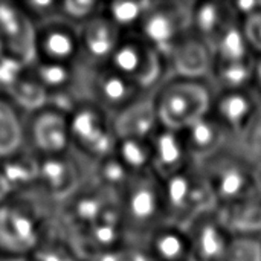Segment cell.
Instances as JSON below:
<instances>
[{"label": "cell", "instance_id": "1", "mask_svg": "<svg viewBox=\"0 0 261 261\" xmlns=\"http://www.w3.org/2000/svg\"><path fill=\"white\" fill-rule=\"evenodd\" d=\"M216 89L208 78L168 76L153 93L164 127L182 130L210 112Z\"/></svg>", "mask_w": 261, "mask_h": 261}, {"label": "cell", "instance_id": "2", "mask_svg": "<svg viewBox=\"0 0 261 261\" xmlns=\"http://www.w3.org/2000/svg\"><path fill=\"white\" fill-rule=\"evenodd\" d=\"M199 165L213 191L216 208L260 196L255 167L231 142Z\"/></svg>", "mask_w": 261, "mask_h": 261}, {"label": "cell", "instance_id": "3", "mask_svg": "<svg viewBox=\"0 0 261 261\" xmlns=\"http://www.w3.org/2000/svg\"><path fill=\"white\" fill-rule=\"evenodd\" d=\"M69 136L70 151L93 165L115 153V118L89 99L76 102L69 110Z\"/></svg>", "mask_w": 261, "mask_h": 261}, {"label": "cell", "instance_id": "4", "mask_svg": "<svg viewBox=\"0 0 261 261\" xmlns=\"http://www.w3.org/2000/svg\"><path fill=\"white\" fill-rule=\"evenodd\" d=\"M165 222L187 228L197 216L216 208L210 184L196 162L185 171L162 179Z\"/></svg>", "mask_w": 261, "mask_h": 261}, {"label": "cell", "instance_id": "5", "mask_svg": "<svg viewBox=\"0 0 261 261\" xmlns=\"http://www.w3.org/2000/svg\"><path fill=\"white\" fill-rule=\"evenodd\" d=\"M127 239L145 240L165 223L161 179L153 173L135 176L118 197Z\"/></svg>", "mask_w": 261, "mask_h": 261}, {"label": "cell", "instance_id": "6", "mask_svg": "<svg viewBox=\"0 0 261 261\" xmlns=\"http://www.w3.org/2000/svg\"><path fill=\"white\" fill-rule=\"evenodd\" d=\"M109 66L147 93H154L170 76L165 57L139 34L122 35Z\"/></svg>", "mask_w": 261, "mask_h": 261}, {"label": "cell", "instance_id": "7", "mask_svg": "<svg viewBox=\"0 0 261 261\" xmlns=\"http://www.w3.org/2000/svg\"><path fill=\"white\" fill-rule=\"evenodd\" d=\"M24 148L37 159L52 158L70 151L69 110L46 102L24 113Z\"/></svg>", "mask_w": 261, "mask_h": 261}, {"label": "cell", "instance_id": "8", "mask_svg": "<svg viewBox=\"0 0 261 261\" xmlns=\"http://www.w3.org/2000/svg\"><path fill=\"white\" fill-rule=\"evenodd\" d=\"M193 2L156 0L145 15L138 34L164 57L190 32Z\"/></svg>", "mask_w": 261, "mask_h": 261}, {"label": "cell", "instance_id": "9", "mask_svg": "<svg viewBox=\"0 0 261 261\" xmlns=\"http://www.w3.org/2000/svg\"><path fill=\"white\" fill-rule=\"evenodd\" d=\"M115 199L118 197L99 190L89 177L76 191L57 205L54 226L61 236L75 240L96 222L104 208Z\"/></svg>", "mask_w": 261, "mask_h": 261}, {"label": "cell", "instance_id": "10", "mask_svg": "<svg viewBox=\"0 0 261 261\" xmlns=\"http://www.w3.org/2000/svg\"><path fill=\"white\" fill-rule=\"evenodd\" d=\"M92 164L75 153L38 159L37 191L54 203H60L90 177Z\"/></svg>", "mask_w": 261, "mask_h": 261}, {"label": "cell", "instance_id": "11", "mask_svg": "<svg viewBox=\"0 0 261 261\" xmlns=\"http://www.w3.org/2000/svg\"><path fill=\"white\" fill-rule=\"evenodd\" d=\"M261 99L254 89L216 90L208 115L225 130L229 142L239 141L260 110Z\"/></svg>", "mask_w": 261, "mask_h": 261}, {"label": "cell", "instance_id": "12", "mask_svg": "<svg viewBox=\"0 0 261 261\" xmlns=\"http://www.w3.org/2000/svg\"><path fill=\"white\" fill-rule=\"evenodd\" d=\"M148 95L153 93H147L109 64L92 67L89 80V101L95 102L113 118Z\"/></svg>", "mask_w": 261, "mask_h": 261}, {"label": "cell", "instance_id": "13", "mask_svg": "<svg viewBox=\"0 0 261 261\" xmlns=\"http://www.w3.org/2000/svg\"><path fill=\"white\" fill-rule=\"evenodd\" d=\"M32 60L72 66L80 61V31L61 18L35 28ZM31 60V61H32Z\"/></svg>", "mask_w": 261, "mask_h": 261}, {"label": "cell", "instance_id": "14", "mask_svg": "<svg viewBox=\"0 0 261 261\" xmlns=\"http://www.w3.org/2000/svg\"><path fill=\"white\" fill-rule=\"evenodd\" d=\"M185 229L191 242V261H220L234 237L217 208L202 213Z\"/></svg>", "mask_w": 261, "mask_h": 261}, {"label": "cell", "instance_id": "15", "mask_svg": "<svg viewBox=\"0 0 261 261\" xmlns=\"http://www.w3.org/2000/svg\"><path fill=\"white\" fill-rule=\"evenodd\" d=\"M127 240L118 199L112 200L96 222L75 240H70L81 257L119 249Z\"/></svg>", "mask_w": 261, "mask_h": 261}, {"label": "cell", "instance_id": "16", "mask_svg": "<svg viewBox=\"0 0 261 261\" xmlns=\"http://www.w3.org/2000/svg\"><path fill=\"white\" fill-rule=\"evenodd\" d=\"M34 32V24L15 2L0 0V50L3 54L28 64L32 60Z\"/></svg>", "mask_w": 261, "mask_h": 261}, {"label": "cell", "instance_id": "17", "mask_svg": "<svg viewBox=\"0 0 261 261\" xmlns=\"http://www.w3.org/2000/svg\"><path fill=\"white\" fill-rule=\"evenodd\" d=\"M78 31L80 61L90 67L107 66L124 35L104 14L86 23Z\"/></svg>", "mask_w": 261, "mask_h": 261}, {"label": "cell", "instance_id": "18", "mask_svg": "<svg viewBox=\"0 0 261 261\" xmlns=\"http://www.w3.org/2000/svg\"><path fill=\"white\" fill-rule=\"evenodd\" d=\"M150 142L153 148V174L161 180L196 164L188 153L180 130L162 125Z\"/></svg>", "mask_w": 261, "mask_h": 261}, {"label": "cell", "instance_id": "19", "mask_svg": "<svg viewBox=\"0 0 261 261\" xmlns=\"http://www.w3.org/2000/svg\"><path fill=\"white\" fill-rule=\"evenodd\" d=\"M170 76L210 78L213 52L211 47L191 31L165 57Z\"/></svg>", "mask_w": 261, "mask_h": 261}, {"label": "cell", "instance_id": "20", "mask_svg": "<svg viewBox=\"0 0 261 261\" xmlns=\"http://www.w3.org/2000/svg\"><path fill=\"white\" fill-rule=\"evenodd\" d=\"M239 20L229 2H193L190 12V31L213 47L220 37Z\"/></svg>", "mask_w": 261, "mask_h": 261}, {"label": "cell", "instance_id": "21", "mask_svg": "<svg viewBox=\"0 0 261 261\" xmlns=\"http://www.w3.org/2000/svg\"><path fill=\"white\" fill-rule=\"evenodd\" d=\"M180 132L190 156L197 164L214 156L229 142L225 130L208 113Z\"/></svg>", "mask_w": 261, "mask_h": 261}, {"label": "cell", "instance_id": "22", "mask_svg": "<svg viewBox=\"0 0 261 261\" xmlns=\"http://www.w3.org/2000/svg\"><path fill=\"white\" fill-rule=\"evenodd\" d=\"M162 127L153 95H148L121 115L115 116V130L118 138H135L150 141Z\"/></svg>", "mask_w": 261, "mask_h": 261}, {"label": "cell", "instance_id": "23", "mask_svg": "<svg viewBox=\"0 0 261 261\" xmlns=\"http://www.w3.org/2000/svg\"><path fill=\"white\" fill-rule=\"evenodd\" d=\"M145 245L154 261H191V242L185 228L173 223L159 225Z\"/></svg>", "mask_w": 261, "mask_h": 261}, {"label": "cell", "instance_id": "24", "mask_svg": "<svg viewBox=\"0 0 261 261\" xmlns=\"http://www.w3.org/2000/svg\"><path fill=\"white\" fill-rule=\"evenodd\" d=\"M225 226L234 237L261 239V197H252L217 208Z\"/></svg>", "mask_w": 261, "mask_h": 261}, {"label": "cell", "instance_id": "25", "mask_svg": "<svg viewBox=\"0 0 261 261\" xmlns=\"http://www.w3.org/2000/svg\"><path fill=\"white\" fill-rule=\"evenodd\" d=\"M24 112L9 98L0 95V158L9 156L24 147Z\"/></svg>", "mask_w": 261, "mask_h": 261}, {"label": "cell", "instance_id": "26", "mask_svg": "<svg viewBox=\"0 0 261 261\" xmlns=\"http://www.w3.org/2000/svg\"><path fill=\"white\" fill-rule=\"evenodd\" d=\"M135 176L119 162V159L112 154L92 165L90 180L104 193L119 197L128 187Z\"/></svg>", "mask_w": 261, "mask_h": 261}, {"label": "cell", "instance_id": "27", "mask_svg": "<svg viewBox=\"0 0 261 261\" xmlns=\"http://www.w3.org/2000/svg\"><path fill=\"white\" fill-rule=\"evenodd\" d=\"M113 154L133 176L153 173V148L150 141L118 138Z\"/></svg>", "mask_w": 261, "mask_h": 261}, {"label": "cell", "instance_id": "28", "mask_svg": "<svg viewBox=\"0 0 261 261\" xmlns=\"http://www.w3.org/2000/svg\"><path fill=\"white\" fill-rule=\"evenodd\" d=\"M154 2L139 0V2H104L102 14L125 35L138 34L145 15L151 9Z\"/></svg>", "mask_w": 261, "mask_h": 261}, {"label": "cell", "instance_id": "29", "mask_svg": "<svg viewBox=\"0 0 261 261\" xmlns=\"http://www.w3.org/2000/svg\"><path fill=\"white\" fill-rule=\"evenodd\" d=\"M6 98H9L24 113L35 110L47 102L44 90L31 73L28 64L24 66L20 76L15 80V83L11 86L9 92L6 93Z\"/></svg>", "mask_w": 261, "mask_h": 261}, {"label": "cell", "instance_id": "30", "mask_svg": "<svg viewBox=\"0 0 261 261\" xmlns=\"http://www.w3.org/2000/svg\"><path fill=\"white\" fill-rule=\"evenodd\" d=\"M32 261H83L73 243L61 236L55 226L31 254Z\"/></svg>", "mask_w": 261, "mask_h": 261}, {"label": "cell", "instance_id": "31", "mask_svg": "<svg viewBox=\"0 0 261 261\" xmlns=\"http://www.w3.org/2000/svg\"><path fill=\"white\" fill-rule=\"evenodd\" d=\"M102 11H104V2L64 0V2H60L58 5V18L80 29L86 23L101 15Z\"/></svg>", "mask_w": 261, "mask_h": 261}, {"label": "cell", "instance_id": "32", "mask_svg": "<svg viewBox=\"0 0 261 261\" xmlns=\"http://www.w3.org/2000/svg\"><path fill=\"white\" fill-rule=\"evenodd\" d=\"M20 11L26 18L34 24V28L41 26L47 21L58 18V5L60 2L54 0H17L15 2Z\"/></svg>", "mask_w": 261, "mask_h": 261}, {"label": "cell", "instance_id": "33", "mask_svg": "<svg viewBox=\"0 0 261 261\" xmlns=\"http://www.w3.org/2000/svg\"><path fill=\"white\" fill-rule=\"evenodd\" d=\"M220 261H261V239L232 237Z\"/></svg>", "mask_w": 261, "mask_h": 261}, {"label": "cell", "instance_id": "34", "mask_svg": "<svg viewBox=\"0 0 261 261\" xmlns=\"http://www.w3.org/2000/svg\"><path fill=\"white\" fill-rule=\"evenodd\" d=\"M26 64L8 57L0 50V95L6 96L11 86L15 83V80L20 76Z\"/></svg>", "mask_w": 261, "mask_h": 261}, {"label": "cell", "instance_id": "35", "mask_svg": "<svg viewBox=\"0 0 261 261\" xmlns=\"http://www.w3.org/2000/svg\"><path fill=\"white\" fill-rule=\"evenodd\" d=\"M239 23L252 54L255 58H261V9Z\"/></svg>", "mask_w": 261, "mask_h": 261}, {"label": "cell", "instance_id": "36", "mask_svg": "<svg viewBox=\"0 0 261 261\" xmlns=\"http://www.w3.org/2000/svg\"><path fill=\"white\" fill-rule=\"evenodd\" d=\"M121 251H122V261H154L145 245V240L127 239Z\"/></svg>", "mask_w": 261, "mask_h": 261}, {"label": "cell", "instance_id": "37", "mask_svg": "<svg viewBox=\"0 0 261 261\" xmlns=\"http://www.w3.org/2000/svg\"><path fill=\"white\" fill-rule=\"evenodd\" d=\"M0 261H32V257L24 255V254H3V252H0Z\"/></svg>", "mask_w": 261, "mask_h": 261}]
</instances>
